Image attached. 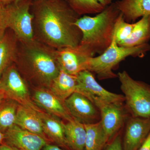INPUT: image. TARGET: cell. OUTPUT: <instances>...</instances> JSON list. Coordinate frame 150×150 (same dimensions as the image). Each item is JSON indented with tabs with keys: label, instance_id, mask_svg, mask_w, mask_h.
<instances>
[{
	"label": "cell",
	"instance_id": "3",
	"mask_svg": "<svg viewBox=\"0 0 150 150\" xmlns=\"http://www.w3.org/2000/svg\"><path fill=\"white\" fill-rule=\"evenodd\" d=\"M120 14L112 3L95 16L80 17L75 23L82 34L80 43L88 46L95 54H102L112 43Z\"/></svg>",
	"mask_w": 150,
	"mask_h": 150
},
{
	"label": "cell",
	"instance_id": "11",
	"mask_svg": "<svg viewBox=\"0 0 150 150\" xmlns=\"http://www.w3.org/2000/svg\"><path fill=\"white\" fill-rule=\"evenodd\" d=\"M73 119L82 124L94 123L100 120L99 110L90 100L82 94L75 92L64 101Z\"/></svg>",
	"mask_w": 150,
	"mask_h": 150
},
{
	"label": "cell",
	"instance_id": "10",
	"mask_svg": "<svg viewBox=\"0 0 150 150\" xmlns=\"http://www.w3.org/2000/svg\"><path fill=\"white\" fill-rule=\"evenodd\" d=\"M91 100L99 110L100 121L109 141L123 127L126 118L123 103H111L97 98Z\"/></svg>",
	"mask_w": 150,
	"mask_h": 150
},
{
	"label": "cell",
	"instance_id": "15",
	"mask_svg": "<svg viewBox=\"0 0 150 150\" xmlns=\"http://www.w3.org/2000/svg\"><path fill=\"white\" fill-rule=\"evenodd\" d=\"M38 114L42 121L43 132L48 139L59 146L70 150L65 138L64 122L44 111Z\"/></svg>",
	"mask_w": 150,
	"mask_h": 150
},
{
	"label": "cell",
	"instance_id": "28",
	"mask_svg": "<svg viewBox=\"0 0 150 150\" xmlns=\"http://www.w3.org/2000/svg\"><path fill=\"white\" fill-rule=\"evenodd\" d=\"M138 150H150V133Z\"/></svg>",
	"mask_w": 150,
	"mask_h": 150
},
{
	"label": "cell",
	"instance_id": "26",
	"mask_svg": "<svg viewBox=\"0 0 150 150\" xmlns=\"http://www.w3.org/2000/svg\"><path fill=\"white\" fill-rule=\"evenodd\" d=\"M7 28V18L6 6L0 3V36L5 33Z\"/></svg>",
	"mask_w": 150,
	"mask_h": 150
},
{
	"label": "cell",
	"instance_id": "8",
	"mask_svg": "<svg viewBox=\"0 0 150 150\" xmlns=\"http://www.w3.org/2000/svg\"><path fill=\"white\" fill-rule=\"evenodd\" d=\"M56 53L60 69L74 76L85 70L88 60L95 55L88 46L81 43L73 47L56 49Z\"/></svg>",
	"mask_w": 150,
	"mask_h": 150
},
{
	"label": "cell",
	"instance_id": "22",
	"mask_svg": "<svg viewBox=\"0 0 150 150\" xmlns=\"http://www.w3.org/2000/svg\"><path fill=\"white\" fill-rule=\"evenodd\" d=\"M83 125L86 132L85 150H101L108 139L100 120Z\"/></svg>",
	"mask_w": 150,
	"mask_h": 150
},
{
	"label": "cell",
	"instance_id": "13",
	"mask_svg": "<svg viewBox=\"0 0 150 150\" xmlns=\"http://www.w3.org/2000/svg\"><path fill=\"white\" fill-rule=\"evenodd\" d=\"M150 133V118L131 116L126 124L123 150H138Z\"/></svg>",
	"mask_w": 150,
	"mask_h": 150
},
{
	"label": "cell",
	"instance_id": "30",
	"mask_svg": "<svg viewBox=\"0 0 150 150\" xmlns=\"http://www.w3.org/2000/svg\"><path fill=\"white\" fill-rule=\"evenodd\" d=\"M0 150H21L4 143L0 146Z\"/></svg>",
	"mask_w": 150,
	"mask_h": 150
},
{
	"label": "cell",
	"instance_id": "18",
	"mask_svg": "<svg viewBox=\"0 0 150 150\" xmlns=\"http://www.w3.org/2000/svg\"><path fill=\"white\" fill-rule=\"evenodd\" d=\"M19 42L13 32H6L0 36V76L14 61H16Z\"/></svg>",
	"mask_w": 150,
	"mask_h": 150
},
{
	"label": "cell",
	"instance_id": "32",
	"mask_svg": "<svg viewBox=\"0 0 150 150\" xmlns=\"http://www.w3.org/2000/svg\"><path fill=\"white\" fill-rule=\"evenodd\" d=\"M16 0H0V3L3 5L6 6L11 4Z\"/></svg>",
	"mask_w": 150,
	"mask_h": 150
},
{
	"label": "cell",
	"instance_id": "33",
	"mask_svg": "<svg viewBox=\"0 0 150 150\" xmlns=\"http://www.w3.org/2000/svg\"><path fill=\"white\" fill-rule=\"evenodd\" d=\"M5 135L4 133L0 131V146L2 144L4 141Z\"/></svg>",
	"mask_w": 150,
	"mask_h": 150
},
{
	"label": "cell",
	"instance_id": "27",
	"mask_svg": "<svg viewBox=\"0 0 150 150\" xmlns=\"http://www.w3.org/2000/svg\"><path fill=\"white\" fill-rule=\"evenodd\" d=\"M105 150H123L122 141L120 135L114 138L112 142L108 145Z\"/></svg>",
	"mask_w": 150,
	"mask_h": 150
},
{
	"label": "cell",
	"instance_id": "1",
	"mask_svg": "<svg viewBox=\"0 0 150 150\" xmlns=\"http://www.w3.org/2000/svg\"><path fill=\"white\" fill-rule=\"evenodd\" d=\"M34 38L55 49L79 45L82 34L75 24L81 16L66 0H33Z\"/></svg>",
	"mask_w": 150,
	"mask_h": 150
},
{
	"label": "cell",
	"instance_id": "24",
	"mask_svg": "<svg viewBox=\"0 0 150 150\" xmlns=\"http://www.w3.org/2000/svg\"><path fill=\"white\" fill-rule=\"evenodd\" d=\"M70 6L80 16L98 14L104 10L98 0H66Z\"/></svg>",
	"mask_w": 150,
	"mask_h": 150
},
{
	"label": "cell",
	"instance_id": "19",
	"mask_svg": "<svg viewBox=\"0 0 150 150\" xmlns=\"http://www.w3.org/2000/svg\"><path fill=\"white\" fill-rule=\"evenodd\" d=\"M76 76L60 69L59 74L48 87L54 95L63 101L75 92L76 88Z\"/></svg>",
	"mask_w": 150,
	"mask_h": 150
},
{
	"label": "cell",
	"instance_id": "34",
	"mask_svg": "<svg viewBox=\"0 0 150 150\" xmlns=\"http://www.w3.org/2000/svg\"><path fill=\"white\" fill-rule=\"evenodd\" d=\"M5 99L4 98V96L1 93H0V104L1 103L4 101V100Z\"/></svg>",
	"mask_w": 150,
	"mask_h": 150
},
{
	"label": "cell",
	"instance_id": "29",
	"mask_svg": "<svg viewBox=\"0 0 150 150\" xmlns=\"http://www.w3.org/2000/svg\"><path fill=\"white\" fill-rule=\"evenodd\" d=\"M43 150H65L59 147V146L48 144L43 148Z\"/></svg>",
	"mask_w": 150,
	"mask_h": 150
},
{
	"label": "cell",
	"instance_id": "31",
	"mask_svg": "<svg viewBox=\"0 0 150 150\" xmlns=\"http://www.w3.org/2000/svg\"><path fill=\"white\" fill-rule=\"evenodd\" d=\"M98 1L102 5L105 7L110 5L112 3V0H98Z\"/></svg>",
	"mask_w": 150,
	"mask_h": 150
},
{
	"label": "cell",
	"instance_id": "5",
	"mask_svg": "<svg viewBox=\"0 0 150 150\" xmlns=\"http://www.w3.org/2000/svg\"><path fill=\"white\" fill-rule=\"evenodd\" d=\"M117 75L126 107L131 116L150 119V86L134 79L126 71Z\"/></svg>",
	"mask_w": 150,
	"mask_h": 150
},
{
	"label": "cell",
	"instance_id": "21",
	"mask_svg": "<svg viewBox=\"0 0 150 150\" xmlns=\"http://www.w3.org/2000/svg\"><path fill=\"white\" fill-rule=\"evenodd\" d=\"M65 138L71 150H85L86 137L83 124L76 120L64 123Z\"/></svg>",
	"mask_w": 150,
	"mask_h": 150
},
{
	"label": "cell",
	"instance_id": "23",
	"mask_svg": "<svg viewBox=\"0 0 150 150\" xmlns=\"http://www.w3.org/2000/svg\"><path fill=\"white\" fill-rule=\"evenodd\" d=\"M18 105L9 99H5L0 104V131L4 134L15 124Z\"/></svg>",
	"mask_w": 150,
	"mask_h": 150
},
{
	"label": "cell",
	"instance_id": "4",
	"mask_svg": "<svg viewBox=\"0 0 150 150\" xmlns=\"http://www.w3.org/2000/svg\"><path fill=\"white\" fill-rule=\"evenodd\" d=\"M150 51L148 43L132 47L118 46L114 34L112 43L104 52L88 59L85 70L94 73L100 80L118 77L112 70L119 63L129 56L142 58Z\"/></svg>",
	"mask_w": 150,
	"mask_h": 150
},
{
	"label": "cell",
	"instance_id": "17",
	"mask_svg": "<svg viewBox=\"0 0 150 150\" xmlns=\"http://www.w3.org/2000/svg\"><path fill=\"white\" fill-rule=\"evenodd\" d=\"M39 112L18 105L15 124L22 129L34 133L50 141L43 132Z\"/></svg>",
	"mask_w": 150,
	"mask_h": 150
},
{
	"label": "cell",
	"instance_id": "12",
	"mask_svg": "<svg viewBox=\"0 0 150 150\" xmlns=\"http://www.w3.org/2000/svg\"><path fill=\"white\" fill-rule=\"evenodd\" d=\"M4 142L21 150H41L49 140L15 124L4 133Z\"/></svg>",
	"mask_w": 150,
	"mask_h": 150
},
{
	"label": "cell",
	"instance_id": "2",
	"mask_svg": "<svg viewBox=\"0 0 150 150\" xmlns=\"http://www.w3.org/2000/svg\"><path fill=\"white\" fill-rule=\"evenodd\" d=\"M56 50L35 38L27 43L19 42L16 61L30 77L48 87L60 71Z\"/></svg>",
	"mask_w": 150,
	"mask_h": 150
},
{
	"label": "cell",
	"instance_id": "25",
	"mask_svg": "<svg viewBox=\"0 0 150 150\" xmlns=\"http://www.w3.org/2000/svg\"><path fill=\"white\" fill-rule=\"evenodd\" d=\"M135 23L127 22L120 13L115 23L114 34L118 44L123 42L131 34L135 26Z\"/></svg>",
	"mask_w": 150,
	"mask_h": 150
},
{
	"label": "cell",
	"instance_id": "6",
	"mask_svg": "<svg viewBox=\"0 0 150 150\" xmlns=\"http://www.w3.org/2000/svg\"><path fill=\"white\" fill-rule=\"evenodd\" d=\"M33 0H16L6 6L8 28H10L20 43L34 39L33 16L31 8Z\"/></svg>",
	"mask_w": 150,
	"mask_h": 150
},
{
	"label": "cell",
	"instance_id": "7",
	"mask_svg": "<svg viewBox=\"0 0 150 150\" xmlns=\"http://www.w3.org/2000/svg\"><path fill=\"white\" fill-rule=\"evenodd\" d=\"M1 76L0 93L5 99L13 100L37 112L43 111L30 98L27 85L15 67L10 66Z\"/></svg>",
	"mask_w": 150,
	"mask_h": 150
},
{
	"label": "cell",
	"instance_id": "20",
	"mask_svg": "<svg viewBox=\"0 0 150 150\" xmlns=\"http://www.w3.org/2000/svg\"><path fill=\"white\" fill-rule=\"evenodd\" d=\"M135 23L131 34L118 46L132 47L148 43L150 40V15L142 17Z\"/></svg>",
	"mask_w": 150,
	"mask_h": 150
},
{
	"label": "cell",
	"instance_id": "9",
	"mask_svg": "<svg viewBox=\"0 0 150 150\" xmlns=\"http://www.w3.org/2000/svg\"><path fill=\"white\" fill-rule=\"evenodd\" d=\"M76 92L82 94L89 100L97 98L111 103H123L125 98L122 95L110 92L98 83L92 73L87 70L76 75Z\"/></svg>",
	"mask_w": 150,
	"mask_h": 150
},
{
	"label": "cell",
	"instance_id": "16",
	"mask_svg": "<svg viewBox=\"0 0 150 150\" xmlns=\"http://www.w3.org/2000/svg\"><path fill=\"white\" fill-rule=\"evenodd\" d=\"M114 3L127 22L150 15V0H118Z\"/></svg>",
	"mask_w": 150,
	"mask_h": 150
},
{
	"label": "cell",
	"instance_id": "14",
	"mask_svg": "<svg viewBox=\"0 0 150 150\" xmlns=\"http://www.w3.org/2000/svg\"><path fill=\"white\" fill-rule=\"evenodd\" d=\"M33 99L38 106L44 109L47 113L67 122L74 120L67 110L64 101L54 95L49 89H37L34 93Z\"/></svg>",
	"mask_w": 150,
	"mask_h": 150
}]
</instances>
